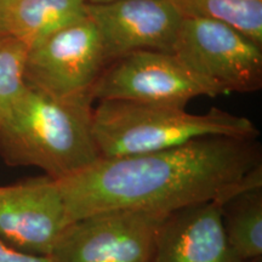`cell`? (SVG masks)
<instances>
[{
  "mask_svg": "<svg viewBox=\"0 0 262 262\" xmlns=\"http://www.w3.org/2000/svg\"><path fill=\"white\" fill-rule=\"evenodd\" d=\"M72 221L111 210L170 212L205 202L222 204L262 186L257 139L206 136L122 158H100L58 181Z\"/></svg>",
  "mask_w": 262,
  "mask_h": 262,
  "instance_id": "cell-1",
  "label": "cell"
},
{
  "mask_svg": "<svg viewBox=\"0 0 262 262\" xmlns=\"http://www.w3.org/2000/svg\"><path fill=\"white\" fill-rule=\"evenodd\" d=\"M91 100H60L27 84L0 123V157L9 166H35L64 180L100 159Z\"/></svg>",
  "mask_w": 262,
  "mask_h": 262,
  "instance_id": "cell-2",
  "label": "cell"
},
{
  "mask_svg": "<svg viewBox=\"0 0 262 262\" xmlns=\"http://www.w3.org/2000/svg\"><path fill=\"white\" fill-rule=\"evenodd\" d=\"M93 135L100 158H122L206 136L257 139L260 131L249 118L219 108L192 114L180 107L104 100L93 111Z\"/></svg>",
  "mask_w": 262,
  "mask_h": 262,
  "instance_id": "cell-3",
  "label": "cell"
},
{
  "mask_svg": "<svg viewBox=\"0 0 262 262\" xmlns=\"http://www.w3.org/2000/svg\"><path fill=\"white\" fill-rule=\"evenodd\" d=\"M172 54L214 97L262 88V47L224 25L183 17Z\"/></svg>",
  "mask_w": 262,
  "mask_h": 262,
  "instance_id": "cell-4",
  "label": "cell"
},
{
  "mask_svg": "<svg viewBox=\"0 0 262 262\" xmlns=\"http://www.w3.org/2000/svg\"><path fill=\"white\" fill-rule=\"evenodd\" d=\"M107 67L102 42L88 17L74 22L29 48L26 83L60 100H91Z\"/></svg>",
  "mask_w": 262,
  "mask_h": 262,
  "instance_id": "cell-5",
  "label": "cell"
},
{
  "mask_svg": "<svg viewBox=\"0 0 262 262\" xmlns=\"http://www.w3.org/2000/svg\"><path fill=\"white\" fill-rule=\"evenodd\" d=\"M169 214L111 210L74 220L50 255L54 262H152Z\"/></svg>",
  "mask_w": 262,
  "mask_h": 262,
  "instance_id": "cell-6",
  "label": "cell"
},
{
  "mask_svg": "<svg viewBox=\"0 0 262 262\" xmlns=\"http://www.w3.org/2000/svg\"><path fill=\"white\" fill-rule=\"evenodd\" d=\"M91 96L94 101H127L185 108L193 98L214 95L172 52L141 50L107 64Z\"/></svg>",
  "mask_w": 262,
  "mask_h": 262,
  "instance_id": "cell-7",
  "label": "cell"
},
{
  "mask_svg": "<svg viewBox=\"0 0 262 262\" xmlns=\"http://www.w3.org/2000/svg\"><path fill=\"white\" fill-rule=\"evenodd\" d=\"M72 222L57 180L44 175L0 186V239L16 250L50 256Z\"/></svg>",
  "mask_w": 262,
  "mask_h": 262,
  "instance_id": "cell-8",
  "label": "cell"
},
{
  "mask_svg": "<svg viewBox=\"0 0 262 262\" xmlns=\"http://www.w3.org/2000/svg\"><path fill=\"white\" fill-rule=\"evenodd\" d=\"M107 64L141 50L172 52L182 15L172 0H114L86 4Z\"/></svg>",
  "mask_w": 262,
  "mask_h": 262,
  "instance_id": "cell-9",
  "label": "cell"
},
{
  "mask_svg": "<svg viewBox=\"0 0 262 262\" xmlns=\"http://www.w3.org/2000/svg\"><path fill=\"white\" fill-rule=\"evenodd\" d=\"M152 262H241L226 237L220 204L205 202L170 212Z\"/></svg>",
  "mask_w": 262,
  "mask_h": 262,
  "instance_id": "cell-10",
  "label": "cell"
},
{
  "mask_svg": "<svg viewBox=\"0 0 262 262\" xmlns=\"http://www.w3.org/2000/svg\"><path fill=\"white\" fill-rule=\"evenodd\" d=\"M86 0H0V34L29 48L86 17Z\"/></svg>",
  "mask_w": 262,
  "mask_h": 262,
  "instance_id": "cell-11",
  "label": "cell"
},
{
  "mask_svg": "<svg viewBox=\"0 0 262 262\" xmlns=\"http://www.w3.org/2000/svg\"><path fill=\"white\" fill-rule=\"evenodd\" d=\"M227 241L241 262L262 256V186L237 193L220 204Z\"/></svg>",
  "mask_w": 262,
  "mask_h": 262,
  "instance_id": "cell-12",
  "label": "cell"
},
{
  "mask_svg": "<svg viewBox=\"0 0 262 262\" xmlns=\"http://www.w3.org/2000/svg\"><path fill=\"white\" fill-rule=\"evenodd\" d=\"M187 18H202L237 31L262 47V0H172Z\"/></svg>",
  "mask_w": 262,
  "mask_h": 262,
  "instance_id": "cell-13",
  "label": "cell"
},
{
  "mask_svg": "<svg viewBox=\"0 0 262 262\" xmlns=\"http://www.w3.org/2000/svg\"><path fill=\"white\" fill-rule=\"evenodd\" d=\"M28 51V45L17 39H0V123L27 88L25 67Z\"/></svg>",
  "mask_w": 262,
  "mask_h": 262,
  "instance_id": "cell-14",
  "label": "cell"
},
{
  "mask_svg": "<svg viewBox=\"0 0 262 262\" xmlns=\"http://www.w3.org/2000/svg\"><path fill=\"white\" fill-rule=\"evenodd\" d=\"M0 262H54L50 256L26 254L16 250L0 239Z\"/></svg>",
  "mask_w": 262,
  "mask_h": 262,
  "instance_id": "cell-15",
  "label": "cell"
},
{
  "mask_svg": "<svg viewBox=\"0 0 262 262\" xmlns=\"http://www.w3.org/2000/svg\"><path fill=\"white\" fill-rule=\"evenodd\" d=\"M110 2H114V0H86V3H89V4H101V3H110Z\"/></svg>",
  "mask_w": 262,
  "mask_h": 262,
  "instance_id": "cell-16",
  "label": "cell"
},
{
  "mask_svg": "<svg viewBox=\"0 0 262 262\" xmlns=\"http://www.w3.org/2000/svg\"><path fill=\"white\" fill-rule=\"evenodd\" d=\"M248 262H262V258L261 257H257V258H254V260H250Z\"/></svg>",
  "mask_w": 262,
  "mask_h": 262,
  "instance_id": "cell-17",
  "label": "cell"
},
{
  "mask_svg": "<svg viewBox=\"0 0 262 262\" xmlns=\"http://www.w3.org/2000/svg\"><path fill=\"white\" fill-rule=\"evenodd\" d=\"M3 38H6V37H4V35H3V34H0V39H3Z\"/></svg>",
  "mask_w": 262,
  "mask_h": 262,
  "instance_id": "cell-18",
  "label": "cell"
}]
</instances>
